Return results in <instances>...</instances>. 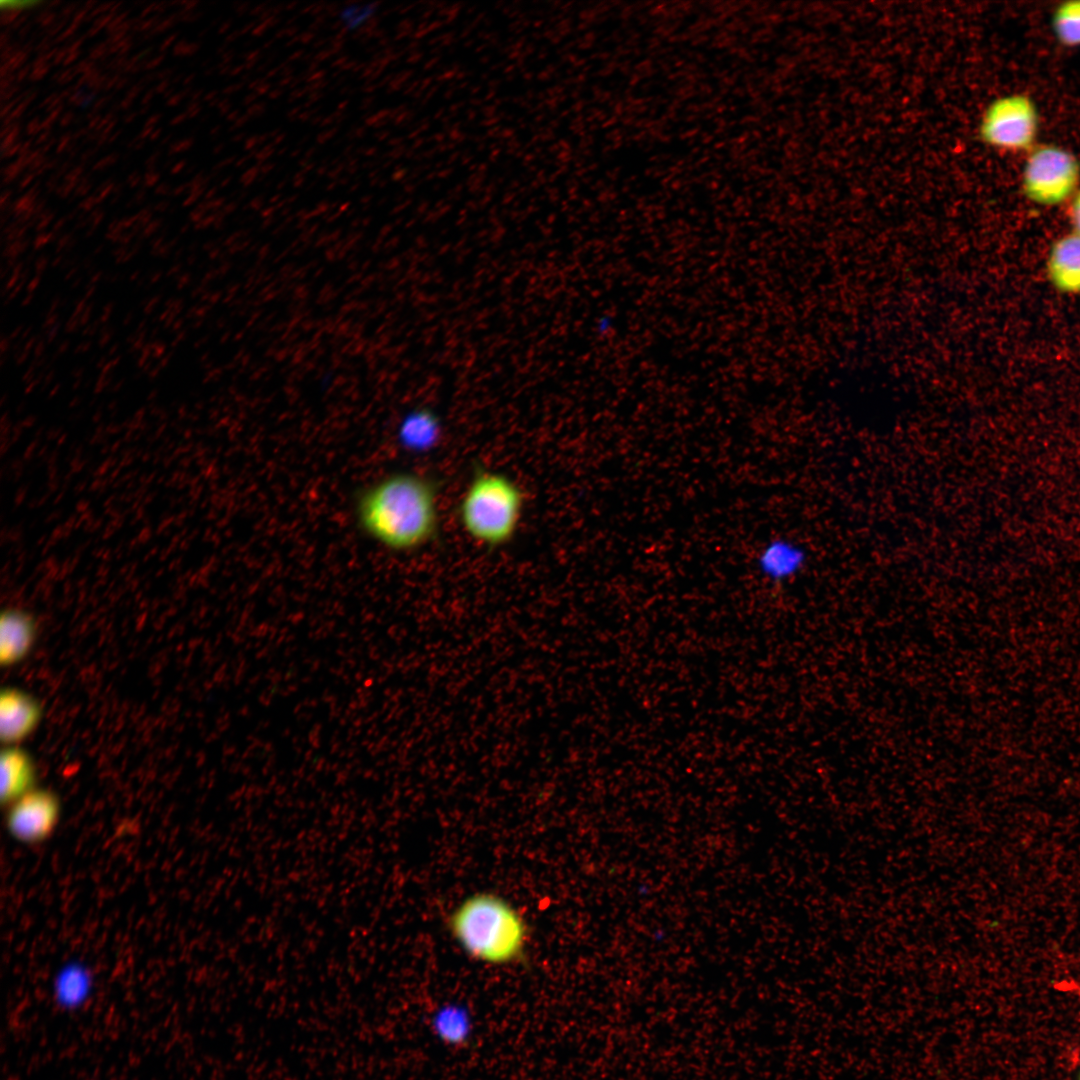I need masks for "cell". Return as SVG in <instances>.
<instances>
[{
    "instance_id": "9c48e42d",
    "label": "cell",
    "mask_w": 1080,
    "mask_h": 1080,
    "mask_svg": "<svg viewBox=\"0 0 1080 1080\" xmlns=\"http://www.w3.org/2000/svg\"><path fill=\"white\" fill-rule=\"evenodd\" d=\"M38 635L35 616L20 607H7L0 617V664L12 667L32 651Z\"/></svg>"
},
{
    "instance_id": "30bf717a",
    "label": "cell",
    "mask_w": 1080,
    "mask_h": 1080,
    "mask_svg": "<svg viewBox=\"0 0 1080 1080\" xmlns=\"http://www.w3.org/2000/svg\"><path fill=\"white\" fill-rule=\"evenodd\" d=\"M1049 282L1059 292L1080 294V235L1070 231L1057 238L1046 258Z\"/></svg>"
},
{
    "instance_id": "9a60e30c",
    "label": "cell",
    "mask_w": 1080,
    "mask_h": 1080,
    "mask_svg": "<svg viewBox=\"0 0 1080 1080\" xmlns=\"http://www.w3.org/2000/svg\"><path fill=\"white\" fill-rule=\"evenodd\" d=\"M378 7L376 3H350L342 6L337 12V22L346 32H358L368 26L376 17Z\"/></svg>"
},
{
    "instance_id": "7a4b0ae2",
    "label": "cell",
    "mask_w": 1080,
    "mask_h": 1080,
    "mask_svg": "<svg viewBox=\"0 0 1080 1080\" xmlns=\"http://www.w3.org/2000/svg\"><path fill=\"white\" fill-rule=\"evenodd\" d=\"M449 930L463 951L483 963L507 965L522 959L527 926L521 914L503 897L479 892L452 911Z\"/></svg>"
},
{
    "instance_id": "8fae6325",
    "label": "cell",
    "mask_w": 1080,
    "mask_h": 1080,
    "mask_svg": "<svg viewBox=\"0 0 1080 1080\" xmlns=\"http://www.w3.org/2000/svg\"><path fill=\"white\" fill-rule=\"evenodd\" d=\"M37 767L31 753L19 745L5 746L0 756V796L10 806L35 789Z\"/></svg>"
},
{
    "instance_id": "277c9868",
    "label": "cell",
    "mask_w": 1080,
    "mask_h": 1080,
    "mask_svg": "<svg viewBox=\"0 0 1080 1080\" xmlns=\"http://www.w3.org/2000/svg\"><path fill=\"white\" fill-rule=\"evenodd\" d=\"M1020 188L1024 197L1035 205H1067L1080 189V160L1064 146L1038 143L1025 154Z\"/></svg>"
},
{
    "instance_id": "ba28073f",
    "label": "cell",
    "mask_w": 1080,
    "mask_h": 1080,
    "mask_svg": "<svg viewBox=\"0 0 1080 1080\" xmlns=\"http://www.w3.org/2000/svg\"><path fill=\"white\" fill-rule=\"evenodd\" d=\"M807 561V550L800 542L788 537H775L759 549L755 567L768 582L781 584L798 576Z\"/></svg>"
},
{
    "instance_id": "8992f818",
    "label": "cell",
    "mask_w": 1080,
    "mask_h": 1080,
    "mask_svg": "<svg viewBox=\"0 0 1080 1080\" xmlns=\"http://www.w3.org/2000/svg\"><path fill=\"white\" fill-rule=\"evenodd\" d=\"M60 813L57 793L47 788H35L9 806L7 827L17 841L38 844L54 832Z\"/></svg>"
},
{
    "instance_id": "5bb4252c",
    "label": "cell",
    "mask_w": 1080,
    "mask_h": 1080,
    "mask_svg": "<svg viewBox=\"0 0 1080 1080\" xmlns=\"http://www.w3.org/2000/svg\"><path fill=\"white\" fill-rule=\"evenodd\" d=\"M433 1027L444 1041L458 1044L469 1034L468 1016L457 1007H444L434 1015Z\"/></svg>"
},
{
    "instance_id": "52a82bcc",
    "label": "cell",
    "mask_w": 1080,
    "mask_h": 1080,
    "mask_svg": "<svg viewBox=\"0 0 1080 1080\" xmlns=\"http://www.w3.org/2000/svg\"><path fill=\"white\" fill-rule=\"evenodd\" d=\"M38 698L18 687H4L0 693V739L3 745H18L27 739L43 718Z\"/></svg>"
},
{
    "instance_id": "3957f363",
    "label": "cell",
    "mask_w": 1080,
    "mask_h": 1080,
    "mask_svg": "<svg viewBox=\"0 0 1080 1080\" xmlns=\"http://www.w3.org/2000/svg\"><path fill=\"white\" fill-rule=\"evenodd\" d=\"M526 496L508 475L478 469L457 506L461 528L474 542L499 548L515 537L523 517Z\"/></svg>"
},
{
    "instance_id": "e0dca14e",
    "label": "cell",
    "mask_w": 1080,
    "mask_h": 1080,
    "mask_svg": "<svg viewBox=\"0 0 1080 1080\" xmlns=\"http://www.w3.org/2000/svg\"><path fill=\"white\" fill-rule=\"evenodd\" d=\"M1079 1080H1080V1076H1079Z\"/></svg>"
},
{
    "instance_id": "7c38bea8",
    "label": "cell",
    "mask_w": 1080,
    "mask_h": 1080,
    "mask_svg": "<svg viewBox=\"0 0 1080 1080\" xmlns=\"http://www.w3.org/2000/svg\"><path fill=\"white\" fill-rule=\"evenodd\" d=\"M438 416L428 408L409 411L398 427V440L411 451H425L433 447L440 437Z\"/></svg>"
},
{
    "instance_id": "2e32d148",
    "label": "cell",
    "mask_w": 1080,
    "mask_h": 1080,
    "mask_svg": "<svg viewBox=\"0 0 1080 1080\" xmlns=\"http://www.w3.org/2000/svg\"><path fill=\"white\" fill-rule=\"evenodd\" d=\"M1067 213L1071 225V231L1080 235V189L1068 202Z\"/></svg>"
},
{
    "instance_id": "6da1fadb",
    "label": "cell",
    "mask_w": 1080,
    "mask_h": 1080,
    "mask_svg": "<svg viewBox=\"0 0 1080 1080\" xmlns=\"http://www.w3.org/2000/svg\"><path fill=\"white\" fill-rule=\"evenodd\" d=\"M439 485L429 476L399 471L361 491L357 522L370 538L394 552H411L439 532Z\"/></svg>"
},
{
    "instance_id": "5b68a950",
    "label": "cell",
    "mask_w": 1080,
    "mask_h": 1080,
    "mask_svg": "<svg viewBox=\"0 0 1080 1080\" xmlns=\"http://www.w3.org/2000/svg\"><path fill=\"white\" fill-rule=\"evenodd\" d=\"M1041 114L1034 99L1021 92L993 99L982 112L978 136L988 147L1026 154L1038 143Z\"/></svg>"
},
{
    "instance_id": "4fadbf2b",
    "label": "cell",
    "mask_w": 1080,
    "mask_h": 1080,
    "mask_svg": "<svg viewBox=\"0 0 1080 1080\" xmlns=\"http://www.w3.org/2000/svg\"><path fill=\"white\" fill-rule=\"evenodd\" d=\"M1050 27L1055 40L1066 48L1080 47V0L1058 4L1052 11Z\"/></svg>"
}]
</instances>
